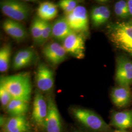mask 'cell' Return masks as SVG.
<instances>
[{"mask_svg": "<svg viewBox=\"0 0 132 132\" xmlns=\"http://www.w3.org/2000/svg\"><path fill=\"white\" fill-rule=\"evenodd\" d=\"M0 85L7 90L14 99L27 102L30 101L32 86L30 73L28 72L2 76Z\"/></svg>", "mask_w": 132, "mask_h": 132, "instance_id": "6da1fadb", "label": "cell"}, {"mask_svg": "<svg viewBox=\"0 0 132 132\" xmlns=\"http://www.w3.org/2000/svg\"><path fill=\"white\" fill-rule=\"evenodd\" d=\"M107 34L115 47L132 56V21L118 22L109 24Z\"/></svg>", "mask_w": 132, "mask_h": 132, "instance_id": "7a4b0ae2", "label": "cell"}, {"mask_svg": "<svg viewBox=\"0 0 132 132\" xmlns=\"http://www.w3.org/2000/svg\"><path fill=\"white\" fill-rule=\"evenodd\" d=\"M72 113L76 119L88 129L94 132H108L110 126L94 112L87 109L75 108Z\"/></svg>", "mask_w": 132, "mask_h": 132, "instance_id": "3957f363", "label": "cell"}, {"mask_svg": "<svg viewBox=\"0 0 132 132\" xmlns=\"http://www.w3.org/2000/svg\"><path fill=\"white\" fill-rule=\"evenodd\" d=\"M0 7L3 14L9 19L18 22L27 19L31 11V9L28 4L19 1H1Z\"/></svg>", "mask_w": 132, "mask_h": 132, "instance_id": "277c9868", "label": "cell"}, {"mask_svg": "<svg viewBox=\"0 0 132 132\" xmlns=\"http://www.w3.org/2000/svg\"><path fill=\"white\" fill-rule=\"evenodd\" d=\"M62 42V45L67 53L79 59L84 57L85 34L73 31Z\"/></svg>", "mask_w": 132, "mask_h": 132, "instance_id": "5b68a950", "label": "cell"}, {"mask_svg": "<svg viewBox=\"0 0 132 132\" xmlns=\"http://www.w3.org/2000/svg\"><path fill=\"white\" fill-rule=\"evenodd\" d=\"M115 80L118 86L130 87L132 85V60L127 57L117 58Z\"/></svg>", "mask_w": 132, "mask_h": 132, "instance_id": "8992f818", "label": "cell"}, {"mask_svg": "<svg viewBox=\"0 0 132 132\" xmlns=\"http://www.w3.org/2000/svg\"><path fill=\"white\" fill-rule=\"evenodd\" d=\"M66 19L72 30L86 34L89 31V20L86 9L78 5L71 14L66 15Z\"/></svg>", "mask_w": 132, "mask_h": 132, "instance_id": "52a82bcc", "label": "cell"}, {"mask_svg": "<svg viewBox=\"0 0 132 132\" xmlns=\"http://www.w3.org/2000/svg\"><path fill=\"white\" fill-rule=\"evenodd\" d=\"M47 112L44 126L46 132H62L61 119L55 102L52 98L47 99Z\"/></svg>", "mask_w": 132, "mask_h": 132, "instance_id": "ba28073f", "label": "cell"}, {"mask_svg": "<svg viewBox=\"0 0 132 132\" xmlns=\"http://www.w3.org/2000/svg\"><path fill=\"white\" fill-rule=\"evenodd\" d=\"M35 80L38 89L47 92L52 90L54 85V73L52 70L44 63H40L36 71Z\"/></svg>", "mask_w": 132, "mask_h": 132, "instance_id": "9c48e42d", "label": "cell"}, {"mask_svg": "<svg viewBox=\"0 0 132 132\" xmlns=\"http://www.w3.org/2000/svg\"><path fill=\"white\" fill-rule=\"evenodd\" d=\"M43 53L48 61L57 65L66 60L67 52L62 45L57 42H51L46 45L43 50Z\"/></svg>", "mask_w": 132, "mask_h": 132, "instance_id": "30bf717a", "label": "cell"}, {"mask_svg": "<svg viewBox=\"0 0 132 132\" xmlns=\"http://www.w3.org/2000/svg\"><path fill=\"white\" fill-rule=\"evenodd\" d=\"M47 112V104L43 95L36 92L33 102L32 117L34 122L39 126H43Z\"/></svg>", "mask_w": 132, "mask_h": 132, "instance_id": "8fae6325", "label": "cell"}, {"mask_svg": "<svg viewBox=\"0 0 132 132\" xmlns=\"http://www.w3.org/2000/svg\"><path fill=\"white\" fill-rule=\"evenodd\" d=\"M2 27L5 32L17 41H23L27 36L25 27L18 21L6 19L3 22Z\"/></svg>", "mask_w": 132, "mask_h": 132, "instance_id": "7c38bea8", "label": "cell"}, {"mask_svg": "<svg viewBox=\"0 0 132 132\" xmlns=\"http://www.w3.org/2000/svg\"><path fill=\"white\" fill-rule=\"evenodd\" d=\"M111 97L114 105L119 108L127 107L130 104L132 95L130 87L118 86L111 91Z\"/></svg>", "mask_w": 132, "mask_h": 132, "instance_id": "4fadbf2b", "label": "cell"}, {"mask_svg": "<svg viewBox=\"0 0 132 132\" xmlns=\"http://www.w3.org/2000/svg\"><path fill=\"white\" fill-rule=\"evenodd\" d=\"M110 124L119 130L126 131L132 129V110L114 112L111 116Z\"/></svg>", "mask_w": 132, "mask_h": 132, "instance_id": "5bb4252c", "label": "cell"}, {"mask_svg": "<svg viewBox=\"0 0 132 132\" xmlns=\"http://www.w3.org/2000/svg\"><path fill=\"white\" fill-rule=\"evenodd\" d=\"M35 54L32 49L25 48L20 50L15 54L12 61V68L19 70L29 66L33 62Z\"/></svg>", "mask_w": 132, "mask_h": 132, "instance_id": "9a60e30c", "label": "cell"}, {"mask_svg": "<svg viewBox=\"0 0 132 132\" xmlns=\"http://www.w3.org/2000/svg\"><path fill=\"white\" fill-rule=\"evenodd\" d=\"M110 15L111 12L107 6L104 5H96L92 9L90 18L94 27H98L106 23Z\"/></svg>", "mask_w": 132, "mask_h": 132, "instance_id": "2e32d148", "label": "cell"}, {"mask_svg": "<svg viewBox=\"0 0 132 132\" xmlns=\"http://www.w3.org/2000/svg\"><path fill=\"white\" fill-rule=\"evenodd\" d=\"M72 32L66 17H61L52 24V36L58 40L63 41Z\"/></svg>", "mask_w": 132, "mask_h": 132, "instance_id": "e0dca14e", "label": "cell"}, {"mask_svg": "<svg viewBox=\"0 0 132 132\" xmlns=\"http://www.w3.org/2000/svg\"><path fill=\"white\" fill-rule=\"evenodd\" d=\"M5 132H27L28 126L24 116H13L5 123Z\"/></svg>", "mask_w": 132, "mask_h": 132, "instance_id": "ac0fdd59", "label": "cell"}, {"mask_svg": "<svg viewBox=\"0 0 132 132\" xmlns=\"http://www.w3.org/2000/svg\"><path fill=\"white\" fill-rule=\"evenodd\" d=\"M28 102L19 99H13L6 109L9 113L13 116H24L28 111Z\"/></svg>", "mask_w": 132, "mask_h": 132, "instance_id": "d6986e66", "label": "cell"}, {"mask_svg": "<svg viewBox=\"0 0 132 132\" xmlns=\"http://www.w3.org/2000/svg\"><path fill=\"white\" fill-rule=\"evenodd\" d=\"M12 48L10 44H5L0 48V72H7L10 68Z\"/></svg>", "mask_w": 132, "mask_h": 132, "instance_id": "ffe728a7", "label": "cell"}, {"mask_svg": "<svg viewBox=\"0 0 132 132\" xmlns=\"http://www.w3.org/2000/svg\"><path fill=\"white\" fill-rule=\"evenodd\" d=\"M114 12L116 16L121 19H127L131 17L127 1L120 0L114 5Z\"/></svg>", "mask_w": 132, "mask_h": 132, "instance_id": "44dd1931", "label": "cell"}, {"mask_svg": "<svg viewBox=\"0 0 132 132\" xmlns=\"http://www.w3.org/2000/svg\"><path fill=\"white\" fill-rule=\"evenodd\" d=\"M43 21L36 17L34 19L30 27V33L34 41L39 43L42 31Z\"/></svg>", "mask_w": 132, "mask_h": 132, "instance_id": "7402d4cb", "label": "cell"}, {"mask_svg": "<svg viewBox=\"0 0 132 132\" xmlns=\"http://www.w3.org/2000/svg\"><path fill=\"white\" fill-rule=\"evenodd\" d=\"M52 24L48 21H43L42 31L39 44H43L52 36Z\"/></svg>", "mask_w": 132, "mask_h": 132, "instance_id": "603a6c76", "label": "cell"}, {"mask_svg": "<svg viewBox=\"0 0 132 132\" xmlns=\"http://www.w3.org/2000/svg\"><path fill=\"white\" fill-rule=\"evenodd\" d=\"M52 4V3L50 2H45L40 4L37 9V15L39 18L43 21L45 20Z\"/></svg>", "mask_w": 132, "mask_h": 132, "instance_id": "cb8c5ba5", "label": "cell"}, {"mask_svg": "<svg viewBox=\"0 0 132 132\" xmlns=\"http://www.w3.org/2000/svg\"><path fill=\"white\" fill-rule=\"evenodd\" d=\"M14 99L10 93L0 85V101L3 108H6L10 101Z\"/></svg>", "mask_w": 132, "mask_h": 132, "instance_id": "d4e9b609", "label": "cell"}, {"mask_svg": "<svg viewBox=\"0 0 132 132\" xmlns=\"http://www.w3.org/2000/svg\"><path fill=\"white\" fill-rule=\"evenodd\" d=\"M58 14V10L56 5L52 3V5L49 10L46 18L45 19V21H51L56 17Z\"/></svg>", "mask_w": 132, "mask_h": 132, "instance_id": "484cf974", "label": "cell"}, {"mask_svg": "<svg viewBox=\"0 0 132 132\" xmlns=\"http://www.w3.org/2000/svg\"><path fill=\"white\" fill-rule=\"evenodd\" d=\"M59 6L66 15L71 14V13L75 9H72L70 6L67 4L65 0H61L59 2Z\"/></svg>", "mask_w": 132, "mask_h": 132, "instance_id": "4316f807", "label": "cell"}, {"mask_svg": "<svg viewBox=\"0 0 132 132\" xmlns=\"http://www.w3.org/2000/svg\"><path fill=\"white\" fill-rule=\"evenodd\" d=\"M127 3L130 15L132 17V0H128L127 1Z\"/></svg>", "mask_w": 132, "mask_h": 132, "instance_id": "83f0119b", "label": "cell"}, {"mask_svg": "<svg viewBox=\"0 0 132 132\" xmlns=\"http://www.w3.org/2000/svg\"><path fill=\"white\" fill-rule=\"evenodd\" d=\"M4 118L3 117H1V125L2 126V125H3L4 124Z\"/></svg>", "mask_w": 132, "mask_h": 132, "instance_id": "f1b7e54d", "label": "cell"}, {"mask_svg": "<svg viewBox=\"0 0 132 132\" xmlns=\"http://www.w3.org/2000/svg\"><path fill=\"white\" fill-rule=\"evenodd\" d=\"M113 132H128L127 131H123V130H116Z\"/></svg>", "mask_w": 132, "mask_h": 132, "instance_id": "f546056e", "label": "cell"}, {"mask_svg": "<svg viewBox=\"0 0 132 132\" xmlns=\"http://www.w3.org/2000/svg\"><path fill=\"white\" fill-rule=\"evenodd\" d=\"M77 132V131H76V132Z\"/></svg>", "mask_w": 132, "mask_h": 132, "instance_id": "4dcf8cb0", "label": "cell"}]
</instances>
